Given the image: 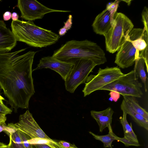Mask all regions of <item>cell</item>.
Instances as JSON below:
<instances>
[{"instance_id":"cell-1","label":"cell","mask_w":148,"mask_h":148,"mask_svg":"<svg viewBox=\"0 0 148 148\" xmlns=\"http://www.w3.org/2000/svg\"><path fill=\"white\" fill-rule=\"evenodd\" d=\"M26 48L13 52H0V87L11 108H28L35 93L32 66L36 52L20 54Z\"/></svg>"},{"instance_id":"cell-2","label":"cell","mask_w":148,"mask_h":148,"mask_svg":"<svg viewBox=\"0 0 148 148\" xmlns=\"http://www.w3.org/2000/svg\"><path fill=\"white\" fill-rule=\"evenodd\" d=\"M52 56L67 62H73L81 59H89L97 65L107 62L102 49L96 43L87 39L69 41L55 51Z\"/></svg>"},{"instance_id":"cell-3","label":"cell","mask_w":148,"mask_h":148,"mask_svg":"<svg viewBox=\"0 0 148 148\" xmlns=\"http://www.w3.org/2000/svg\"><path fill=\"white\" fill-rule=\"evenodd\" d=\"M11 27L17 41L34 47L50 46L56 43L60 38L59 35L36 25L33 21H12Z\"/></svg>"},{"instance_id":"cell-4","label":"cell","mask_w":148,"mask_h":148,"mask_svg":"<svg viewBox=\"0 0 148 148\" xmlns=\"http://www.w3.org/2000/svg\"><path fill=\"white\" fill-rule=\"evenodd\" d=\"M134 27L131 21L126 15L116 12L113 25L103 35L106 50L112 53L118 51L127 39Z\"/></svg>"},{"instance_id":"cell-5","label":"cell","mask_w":148,"mask_h":148,"mask_svg":"<svg viewBox=\"0 0 148 148\" xmlns=\"http://www.w3.org/2000/svg\"><path fill=\"white\" fill-rule=\"evenodd\" d=\"M138 78L135 71L133 70L104 86L100 90L116 92L123 96L141 97L143 95L141 90L142 85L138 80Z\"/></svg>"},{"instance_id":"cell-6","label":"cell","mask_w":148,"mask_h":148,"mask_svg":"<svg viewBox=\"0 0 148 148\" xmlns=\"http://www.w3.org/2000/svg\"><path fill=\"white\" fill-rule=\"evenodd\" d=\"M124 75L117 66L99 68L96 75L88 76L82 90L84 97L100 89Z\"/></svg>"},{"instance_id":"cell-7","label":"cell","mask_w":148,"mask_h":148,"mask_svg":"<svg viewBox=\"0 0 148 148\" xmlns=\"http://www.w3.org/2000/svg\"><path fill=\"white\" fill-rule=\"evenodd\" d=\"M73 66L65 81L66 89L73 93L80 84L85 83L96 64L91 60L81 59L73 62Z\"/></svg>"},{"instance_id":"cell-8","label":"cell","mask_w":148,"mask_h":148,"mask_svg":"<svg viewBox=\"0 0 148 148\" xmlns=\"http://www.w3.org/2000/svg\"><path fill=\"white\" fill-rule=\"evenodd\" d=\"M17 6L20 11L21 17L28 21H32L42 19L45 14L51 12H71L51 9L36 0H18Z\"/></svg>"},{"instance_id":"cell-9","label":"cell","mask_w":148,"mask_h":148,"mask_svg":"<svg viewBox=\"0 0 148 148\" xmlns=\"http://www.w3.org/2000/svg\"><path fill=\"white\" fill-rule=\"evenodd\" d=\"M9 124L16 130L27 134L31 139L40 138L51 139L41 128L28 110L20 115L18 122Z\"/></svg>"},{"instance_id":"cell-10","label":"cell","mask_w":148,"mask_h":148,"mask_svg":"<svg viewBox=\"0 0 148 148\" xmlns=\"http://www.w3.org/2000/svg\"><path fill=\"white\" fill-rule=\"evenodd\" d=\"M139 53L131 41L127 39L118 50L114 62L122 69L128 68L134 64Z\"/></svg>"},{"instance_id":"cell-11","label":"cell","mask_w":148,"mask_h":148,"mask_svg":"<svg viewBox=\"0 0 148 148\" xmlns=\"http://www.w3.org/2000/svg\"><path fill=\"white\" fill-rule=\"evenodd\" d=\"M74 65L73 62H67L60 60L53 56L42 58L37 67L32 71L43 68H48L58 73L64 81Z\"/></svg>"},{"instance_id":"cell-12","label":"cell","mask_w":148,"mask_h":148,"mask_svg":"<svg viewBox=\"0 0 148 148\" xmlns=\"http://www.w3.org/2000/svg\"><path fill=\"white\" fill-rule=\"evenodd\" d=\"M114 21V17L106 8L95 18L92 25L93 29L96 34L103 35L112 26Z\"/></svg>"},{"instance_id":"cell-13","label":"cell","mask_w":148,"mask_h":148,"mask_svg":"<svg viewBox=\"0 0 148 148\" xmlns=\"http://www.w3.org/2000/svg\"><path fill=\"white\" fill-rule=\"evenodd\" d=\"M15 36L8 28L3 21L0 20V52H8L16 45Z\"/></svg>"},{"instance_id":"cell-14","label":"cell","mask_w":148,"mask_h":148,"mask_svg":"<svg viewBox=\"0 0 148 148\" xmlns=\"http://www.w3.org/2000/svg\"><path fill=\"white\" fill-rule=\"evenodd\" d=\"M113 113V110L110 107L101 111H97L92 110L90 111L91 116L98 124L100 132H102L103 130L107 127L109 132L112 134L114 133L111 125Z\"/></svg>"},{"instance_id":"cell-15","label":"cell","mask_w":148,"mask_h":148,"mask_svg":"<svg viewBox=\"0 0 148 148\" xmlns=\"http://www.w3.org/2000/svg\"><path fill=\"white\" fill-rule=\"evenodd\" d=\"M127 39L131 41L136 49L142 51L148 47V31L144 28H133Z\"/></svg>"},{"instance_id":"cell-16","label":"cell","mask_w":148,"mask_h":148,"mask_svg":"<svg viewBox=\"0 0 148 148\" xmlns=\"http://www.w3.org/2000/svg\"><path fill=\"white\" fill-rule=\"evenodd\" d=\"M120 107L122 110L125 111L139 125L148 130V120L137 112L123 99Z\"/></svg>"},{"instance_id":"cell-17","label":"cell","mask_w":148,"mask_h":148,"mask_svg":"<svg viewBox=\"0 0 148 148\" xmlns=\"http://www.w3.org/2000/svg\"><path fill=\"white\" fill-rule=\"evenodd\" d=\"M123 112L122 116L120 117V121L123 127L124 137L131 140L139 143L137 136L133 131L132 125H130L127 119V113L124 110H122Z\"/></svg>"},{"instance_id":"cell-18","label":"cell","mask_w":148,"mask_h":148,"mask_svg":"<svg viewBox=\"0 0 148 148\" xmlns=\"http://www.w3.org/2000/svg\"><path fill=\"white\" fill-rule=\"evenodd\" d=\"M135 62L134 70L135 71L138 77L140 78L143 83L145 91L147 92V88L146 81L147 77L145 70V63L144 59L142 57L139 56L135 60Z\"/></svg>"},{"instance_id":"cell-19","label":"cell","mask_w":148,"mask_h":148,"mask_svg":"<svg viewBox=\"0 0 148 148\" xmlns=\"http://www.w3.org/2000/svg\"><path fill=\"white\" fill-rule=\"evenodd\" d=\"M123 99L137 112L148 120V113L145 109L139 104L136 97L130 96H123Z\"/></svg>"},{"instance_id":"cell-20","label":"cell","mask_w":148,"mask_h":148,"mask_svg":"<svg viewBox=\"0 0 148 148\" xmlns=\"http://www.w3.org/2000/svg\"><path fill=\"white\" fill-rule=\"evenodd\" d=\"M89 133L91 134L96 140H99L103 144V147L105 148L108 147L112 148V143L115 140V134L110 132L107 135H98L95 134L91 132Z\"/></svg>"},{"instance_id":"cell-21","label":"cell","mask_w":148,"mask_h":148,"mask_svg":"<svg viewBox=\"0 0 148 148\" xmlns=\"http://www.w3.org/2000/svg\"><path fill=\"white\" fill-rule=\"evenodd\" d=\"M9 136L10 142L7 145L9 148H25L18 130L11 133Z\"/></svg>"},{"instance_id":"cell-22","label":"cell","mask_w":148,"mask_h":148,"mask_svg":"<svg viewBox=\"0 0 148 148\" xmlns=\"http://www.w3.org/2000/svg\"><path fill=\"white\" fill-rule=\"evenodd\" d=\"M32 148H62L58 143L52 140H48L46 144L32 145Z\"/></svg>"},{"instance_id":"cell-23","label":"cell","mask_w":148,"mask_h":148,"mask_svg":"<svg viewBox=\"0 0 148 148\" xmlns=\"http://www.w3.org/2000/svg\"><path fill=\"white\" fill-rule=\"evenodd\" d=\"M72 18L71 15H69L67 20L64 23V26L59 31L58 34L60 36L64 35L67 31L71 28L72 24Z\"/></svg>"},{"instance_id":"cell-24","label":"cell","mask_w":148,"mask_h":148,"mask_svg":"<svg viewBox=\"0 0 148 148\" xmlns=\"http://www.w3.org/2000/svg\"><path fill=\"white\" fill-rule=\"evenodd\" d=\"M120 1L116 0L114 2H109L106 5V8L110 12L113 17L116 12Z\"/></svg>"},{"instance_id":"cell-25","label":"cell","mask_w":148,"mask_h":148,"mask_svg":"<svg viewBox=\"0 0 148 148\" xmlns=\"http://www.w3.org/2000/svg\"><path fill=\"white\" fill-rule=\"evenodd\" d=\"M115 140L121 142L123 143L126 147L130 146H139L140 145L139 143H137L129 140L125 137L123 138L118 137L115 134L114 135Z\"/></svg>"},{"instance_id":"cell-26","label":"cell","mask_w":148,"mask_h":148,"mask_svg":"<svg viewBox=\"0 0 148 148\" xmlns=\"http://www.w3.org/2000/svg\"><path fill=\"white\" fill-rule=\"evenodd\" d=\"M18 130L22 140L25 148H32V145L30 144L28 141V140L31 139V138L26 134Z\"/></svg>"},{"instance_id":"cell-27","label":"cell","mask_w":148,"mask_h":148,"mask_svg":"<svg viewBox=\"0 0 148 148\" xmlns=\"http://www.w3.org/2000/svg\"><path fill=\"white\" fill-rule=\"evenodd\" d=\"M142 21L144 25V28L147 31H148V9L145 6L142 11Z\"/></svg>"},{"instance_id":"cell-28","label":"cell","mask_w":148,"mask_h":148,"mask_svg":"<svg viewBox=\"0 0 148 148\" xmlns=\"http://www.w3.org/2000/svg\"><path fill=\"white\" fill-rule=\"evenodd\" d=\"M16 130L10 126L9 124L7 125L5 123L0 125V132L3 131L9 136L10 134Z\"/></svg>"},{"instance_id":"cell-29","label":"cell","mask_w":148,"mask_h":148,"mask_svg":"<svg viewBox=\"0 0 148 148\" xmlns=\"http://www.w3.org/2000/svg\"><path fill=\"white\" fill-rule=\"evenodd\" d=\"M148 47H147L145 49L141 51L139 55V56L142 57L144 59L147 73H148Z\"/></svg>"},{"instance_id":"cell-30","label":"cell","mask_w":148,"mask_h":148,"mask_svg":"<svg viewBox=\"0 0 148 148\" xmlns=\"http://www.w3.org/2000/svg\"><path fill=\"white\" fill-rule=\"evenodd\" d=\"M12 110L5 106L3 103L0 104V113L5 115L11 114Z\"/></svg>"},{"instance_id":"cell-31","label":"cell","mask_w":148,"mask_h":148,"mask_svg":"<svg viewBox=\"0 0 148 148\" xmlns=\"http://www.w3.org/2000/svg\"><path fill=\"white\" fill-rule=\"evenodd\" d=\"M109 94L110 95L109 100L111 101L113 100L116 102L120 97V94L116 92L110 91Z\"/></svg>"},{"instance_id":"cell-32","label":"cell","mask_w":148,"mask_h":148,"mask_svg":"<svg viewBox=\"0 0 148 148\" xmlns=\"http://www.w3.org/2000/svg\"><path fill=\"white\" fill-rule=\"evenodd\" d=\"M58 143V144L63 148H71L73 145L63 140H60Z\"/></svg>"},{"instance_id":"cell-33","label":"cell","mask_w":148,"mask_h":148,"mask_svg":"<svg viewBox=\"0 0 148 148\" xmlns=\"http://www.w3.org/2000/svg\"><path fill=\"white\" fill-rule=\"evenodd\" d=\"M12 14L9 11L5 12L3 14V18L4 21H7L10 19L12 17Z\"/></svg>"},{"instance_id":"cell-34","label":"cell","mask_w":148,"mask_h":148,"mask_svg":"<svg viewBox=\"0 0 148 148\" xmlns=\"http://www.w3.org/2000/svg\"><path fill=\"white\" fill-rule=\"evenodd\" d=\"M6 115L0 113V125H1L5 123L7 118Z\"/></svg>"},{"instance_id":"cell-35","label":"cell","mask_w":148,"mask_h":148,"mask_svg":"<svg viewBox=\"0 0 148 148\" xmlns=\"http://www.w3.org/2000/svg\"><path fill=\"white\" fill-rule=\"evenodd\" d=\"M18 16L16 13L14 12L12 14L11 18L12 21H15L18 20Z\"/></svg>"},{"instance_id":"cell-36","label":"cell","mask_w":148,"mask_h":148,"mask_svg":"<svg viewBox=\"0 0 148 148\" xmlns=\"http://www.w3.org/2000/svg\"><path fill=\"white\" fill-rule=\"evenodd\" d=\"M4 100V98L0 95V104L3 103V101Z\"/></svg>"},{"instance_id":"cell-37","label":"cell","mask_w":148,"mask_h":148,"mask_svg":"<svg viewBox=\"0 0 148 148\" xmlns=\"http://www.w3.org/2000/svg\"><path fill=\"white\" fill-rule=\"evenodd\" d=\"M132 0H121L120 1H123L125 2L128 5H130L131 3V1Z\"/></svg>"},{"instance_id":"cell-38","label":"cell","mask_w":148,"mask_h":148,"mask_svg":"<svg viewBox=\"0 0 148 148\" xmlns=\"http://www.w3.org/2000/svg\"><path fill=\"white\" fill-rule=\"evenodd\" d=\"M6 146L7 145L4 143L0 142V147H4Z\"/></svg>"},{"instance_id":"cell-39","label":"cell","mask_w":148,"mask_h":148,"mask_svg":"<svg viewBox=\"0 0 148 148\" xmlns=\"http://www.w3.org/2000/svg\"><path fill=\"white\" fill-rule=\"evenodd\" d=\"M71 148H78L76 146L74 145H73V146Z\"/></svg>"},{"instance_id":"cell-40","label":"cell","mask_w":148,"mask_h":148,"mask_svg":"<svg viewBox=\"0 0 148 148\" xmlns=\"http://www.w3.org/2000/svg\"><path fill=\"white\" fill-rule=\"evenodd\" d=\"M0 148H8V145H7V146L5 147H0Z\"/></svg>"},{"instance_id":"cell-41","label":"cell","mask_w":148,"mask_h":148,"mask_svg":"<svg viewBox=\"0 0 148 148\" xmlns=\"http://www.w3.org/2000/svg\"><path fill=\"white\" fill-rule=\"evenodd\" d=\"M61 147V148H63V147Z\"/></svg>"},{"instance_id":"cell-42","label":"cell","mask_w":148,"mask_h":148,"mask_svg":"<svg viewBox=\"0 0 148 148\" xmlns=\"http://www.w3.org/2000/svg\"></svg>"}]
</instances>
